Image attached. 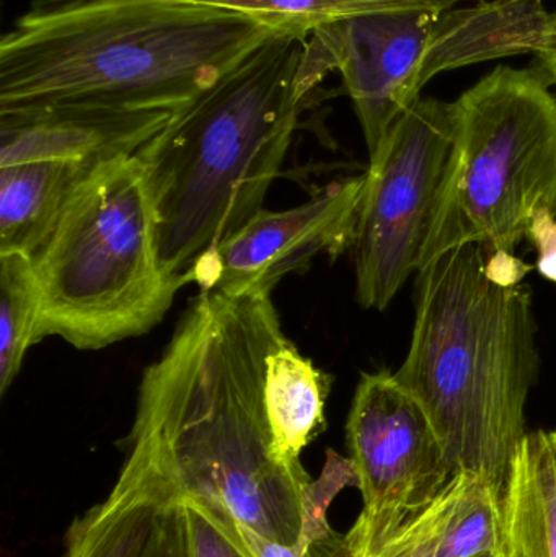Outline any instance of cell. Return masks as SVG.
Instances as JSON below:
<instances>
[{"instance_id": "6da1fadb", "label": "cell", "mask_w": 556, "mask_h": 557, "mask_svg": "<svg viewBox=\"0 0 556 557\" xmlns=\"http://www.w3.org/2000/svg\"><path fill=\"white\" fill-rule=\"evenodd\" d=\"M284 336L271 294H199L137 393L131 450L175 499L218 504L258 535L317 549L338 540L329 509L358 487L330 450L317 480L281 457L267 409V362Z\"/></svg>"}, {"instance_id": "7a4b0ae2", "label": "cell", "mask_w": 556, "mask_h": 557, "mask_svg": "<svg viewBox=\"0 0 556 557\" xmlns=\"http://www.w3.org/2000/svg\"><path fill=\"white\" fill-rule=\"evenodd\" d=\"M274 28L186 0H35L0 39V113L182 110Z\"/></svg>"}, {"instance_id": "3957f363", "label": "cell", "mask_w": 556, "mask_h": 557, "mask_svg": "<svg viewBox=\"0 0 556 557\" xmlns=\"http://www.w3.org/2000/svg\"><path fill=\"white\" fill-rule=\"evenodd\" d=\"M307 38L289 29L268 36L136 153L163 270L183 285L263 211L312 94L300 81Z\"/></svg>"}, {"instance_id": "277c9868", "label": "cell", "mask_w": 556, "mask_h": 557, "mask_svg": "<svg viewBox=\"0 0 556 557\" xmlns=\"http://www.w3.org/2000/svg\"><path fill=\"white\" fill-rule=\"evenodd\" d=\"M490 251L464 245L418 271L410 349L394 375L430 418L450 473L505 494L541 359L531 288L490 276Z\"/></svg>"}, {"instance_id": "5b68a950", "label": "cell", "mask_w": 556, "mask_h": 557, "mask_svg": "<svg viewBox=\"0 0 556 557\" xmlns=\"http://www.w3.org/2000/svg\"><path fill=\"white\" fill-rule=\"evenodd\" d=\"M32 260L42 292L38 341L58 336L81 350L149 333L183 287L163 270L137 156L91 170Z\"/></svg>"}, {"instance_id": "8992f818", "label": "cell", "mask_w": 556, "mask_h": 557, "mask_svg": "<svg viewBox=\"0 0 556 557\" xmlns=\"http://www.w3.org/2000/svg\"><path fill=\"white\" fill-rule=\"evenodd\" d=\"M541 69L498 65L454 101L456 137L421 270L482 244L511 253L556 212V95Z\"/></svg>"}, {"instance_id": "52a82bcc", "label": "cell", "mask_w": 556, "mask_h": 557, "mask_svg": "<svg viewBox=\"0 0 556 557\" xmlns=\"http://www.w3.org/2000/svg\"><path fill=\"white\" fill-rule=\"evenodd\" d=\"M456 137L454 103L420 97L366 172L355 238L356 298L384 311L421 270Z\"/></svg>"}, {"instance_id": "ba28073f", "label": "cell", "mask_w": 556, "mask_h": 557, "mask_svg": "<svg viewBox=\"0 0 556 557\" xmlns=\"http://www.w3.org/2000/svg\"><path fill=\"white\" fill-rule=\"evenodd\" d=\"M362 512L346 535L371 555L436 500L454 474L417 399L381 370L362 373L346 422Z\"/></svg>"}, {"instance_id": "9c48e42d", "label": "cell", "mask_w": 556, "mask_h": 557, "mask_svg": "<svg viewBox=\"0 0 556 557\" xmlns=\"http://www.w3.org/2000/svg\"><path fill=\"white\" fill-rule=\"evenodd\" d=\"M431 10L339 20L310 33L302 67L322 82L338 71L375 159L398 117L421 97L418 65L434 20Z\"/></svg>"}, {"instance_id": "30bf717a", "label": "cell", "mask_w": 556, "mask_h": 557, "mask_svg": "<svg viewBox=\"0 0 556 557\" xmlns=\"http://www.w3.org/2000/svg\"><path fill=\"white\" fill-rule=\"evenodd\" d=\"M366 180L365 173L330 183L286 211L263 209L202 258L189 282L201 294H271L281 278L306 270L320 255L343 253L355 245Z\"/></svg>"}, {"instance_id": "8fae6325", "label": "cell", "mask_w": 556, "mask_h": 557, "mask_svg": "<svg viewBox=\"0 0 556 557\" xmlns=\"http://www.w3.org/2000/svg\"><path fill=\"white\" fill-rule=\"evenodd\" d=\"M173 111L52 104L0 113V166L29 162L101 165L136 156Z\"/></svg>"}, {"instance_id": "7c38bea8", "label": "cell", "mask_w": 556, "mask_h": 557, "mask_svg": "<svg viewBox=\"0 0 556 557\" xmlns=\"http://www.w3.org/2000/svg\"><path fill=\"white\" fill-rule=\"evenodd\" d=\"M556 52V12L544 0H479L436 16L418 65L417 87L436 75L521 54Z\"/></svg>"}, {"instance_id": "4fadbf2b", "label": "cell", "mask_w": 556, "mask_h": 557, "mask_svg": "<svg viewBox=\"0 0 556 557\" xmlns=\"http://www.w3.org/2000/svg\"><path fill=\"white\" fill-rule=\"evenodd\" d=\"M173 499L165 481L129 454L110 496L67 530L65 557H136L160 510Z\"/></svg>"}, {"instance_id": "5bb4252c", "label": "cell", "mask_w": 556, "mask_h": 557, "mask_svg": "<svg viewBox=\"0 0 556 557\" xmlns=\"http://www.w3.org/2000/svg\"><path fill=\"white\" fill-rule=\"evenodd\" d=\"M97 166L51 160L0 166V255L35 257L78 183Z\"/></svg>"}, {"instance_id": "9a60e30c", "label": "cell", "mask_w": 556, "mask_h": 557, "mask_svg": "<svg viewBox=\"0 0 556 557\" xmlns=\"http://www.w3.org/2000/svg\"><path fill=\"white\" fill-rule=\"evenodd\" d=\"M330 382L286 334L274 344L267 362V409L284 460L300 463L304 448L325 429Z\"/></svg>"}, {"instance_id": "2e32d148", "label": "cell", "mask_w": 556, "mask_h": 557, "mask_svg": "<svg viewBox=\"0 0 556 557\" xmlns=\"http://www.w3.org/2000/svg\"><path fill=\"white\" fill-rule=\"evenodd\" d=\"M503 506L505 557H556V471L547 432L526 435Z\"/></svg>"}, {"instance_id": "e0dca14e", "label": "cell", "mask_w": 556, "mask_h": 557, "mask_svg": "<svg viewBox=\"0 0 556 557\" xmlns=\"http://www.w3.org/2000/svg\"><path fill=\"white\" fill-rule=\"evenodd\" d=\"M42 292L32 257L0 255V395L15 382L23 359L39 343Z\"/></svg>"}, {"instance_id": "ac0fdd59", "label": "cell", "mask_w": 556, "mask_h": 557, "mask_svg": "<svg viewBox=\"0 0 556 557\" xmlns=\"http://www.w3.org/2000/svg\"><path fill=\"white\" fill-rule=\"evenodd\" d=\"M218 7L264 20L274 28L289 29L309 36L316 29L339 20L375 13L418 12L443 13L462 0H186Z\"/></svg>"}, {"instance_id": "d6986e66", "label": "cell", "mask_w": 556, "mask_h": 557, "mask_svg": "<svg viewBox=\"0 0 556 557\" xmlns=\"http://www.w3.org/2000/svg\"><path fill=\"white\" fill-rule=\"evenodd\" d=\"M505 494L479 474L467 473L434 557L505 555Z\"/></svg>"}, {"instance_id": "ffe728a7", "label": "cell", "mask_w": 556, "mask_h": 557, "mask_svg": "<svg viewBox=\"0 0 556 557\" xmlns=\"http://www.w3.org/2000/svg\"><path fill=\"white\" fill-rule=\"evenodd\" d=\"M467 473L453 476L433 504L405 523L368 557H434L444 525L466 486Z\"/></svg>"}, {"instance_id": "44dd1931", "label": "cell", "mask_w": 556, "mask_h": 557, "mask_svg": "<svg viewBox=\"0 0 556 557\" xmlns=\"http://www.w3.org/2000/svg\"><path fill=\"white\" fill-rule=\"evenodd\" d=\"M185 519L186 557H250L193 500L180 499Z\"/></svg>"}, {"instance_id": "7402d4cb", "label": "cell", "mask_w": 556, "mask_h": 557, "mask_svg": "<svg viewBox=\"0 0 556 557\" xmlns=\"http://www.w3.org/2000/svg\"><path fill=\"white\" fill-rule=\"evenodd\" d=\"M136 557H186L185 519L178 499L162 507Z\"/></svg>"}, {"instance_id": "603a6c76", "label": "cell", "mask_w": 556, "mask_h": 557, "mask_svg": "<svg viewBox=\"0 0 556 557\" xmlns=\"http://www.w3.org/2000/svg\"><path fill=\"white\" fill-rule=\"evenodd\" d=\"M528 238L538 250V270L556 284V212L541 208L529 225Z\"/></svg>"}, {"instance_id": "cb8c5ba5", "label": "cell", "mask_w": 556, "mask_h": 557, "mask_svg": "<svg viewBox=\"0 0 556 557\" xmlns=\"http://www.w3.org/2000/svg\"><path fill=\"white\" fill-rule=\"evenodd\" d=\"M532 64L538 65L545 77L552 85H556V52H547V54L535 55Z\"/></svg>"}, {"instance_id": "d4e9b609", "label": "cell", "mask_w": 556, "mask_h": 557, "mask_svg": "<svg viewBox=\"0 0 556 557\" xmlns=\"http://www.w3.org/2000/svg\"><path fill=\"white\" fill-rule=\"evenodd\" d=\"M548 444H551L552 458H554L555 471H556V431L547 432Z\"/></svg>"}, {"instance_id": "484cf974", "label": "cell", "mask_w": 556, "mask_h": 557, "mask_svg": "<svg viewBox=\"0 0 556 557\" xmlns=\"http://www.w3.org/2000/svg\"><path fill=\"white\" fill-rule=\"evenodd\" d=\"M369 553L368 552H361V553H358V555H356L355 557H368Z\"/></svg>"}, {"instance_id": "4316f807", "label": "cell", "mask_w": 556, "mask_h": 557, "mask_svg": "<svg viewBox=\"0 0 556 557\" xmlns=\"http://www.w3.org/2000/svg\"><path fill=\"white\" fill-rule=\"evenodd\" d=\"M475 557H505V555H483V556H475Z\"/></svg>"}]
</instances>
